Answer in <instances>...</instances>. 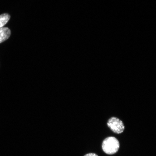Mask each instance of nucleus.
<instances>
[{"instance_id": "obj_1", "label": "nucleus", "mask_w": 156, "mask_h": 156, "mask_svg": "<svg viewBox=\"0 0 156 156\" xmlns=\"http://www.w3.org/2000/svg\"><path fill=\"white\" fill-rule=\"evenodd\" d=\"M119 148V142L114 136H109L105 138L102 142L103 151L107 154H114L118 151Z\"/></svg>"}, {"instance_id": "obj_2", "label": "nucleus", "mask_w": 156, "mask_h": 156, "mask_svg": "<svg viewBox=\"0 0 156 156\" xmlns=\"http://www.w3.org/2000/svg\"><path fill=\"white\" fill-rule=\"evenodd\" d=\"M107 125L110 129L116 134L122 133L125 129L123 122L116 117H112L109 119Z\"/></svg>"}, {"instance_id": "obj_4", "label": "nucleus", "mask_w": 156, "mask_h": 156, "mask_svg": "<svg viewBox=\"0 0 156 156\" xmlns=\"http://www.w3.org/2000/svg\"><path fill=\"white\" fill-rule=\"evenodd\" d=\"M10 18V15L9 13H4L0 15V29L7 24Z\"/></svg>"}, {"instance_id": "obj_5", "label": "nucleus", "mask_w": 156, "mask_h": 156, "mask_svg": "<svg viewBox=\"0 0 156 156\" xmlns=\"http://www.w3.org/2000/svg\"><path fill=\"white\" fill-rule=\"evenodd\" d=\"M84 156H98L96 154L93 153H90L87 154Z\"/></svg>"}, {"instance_id": "obj_3", "label": "nucleus", "mask_w": 156, "mask_h": 156, "mask_svg": "<svg viewBox=\"0 0 156 156\" xmlns=\"http://www.w3.org/2000/svg\"><path fill=\"white\" fill-rule=\"evenodd\" d=\"M11 35V31L7 27L0 29V44L8 39Z\"/></svg>"}]
</instances>
